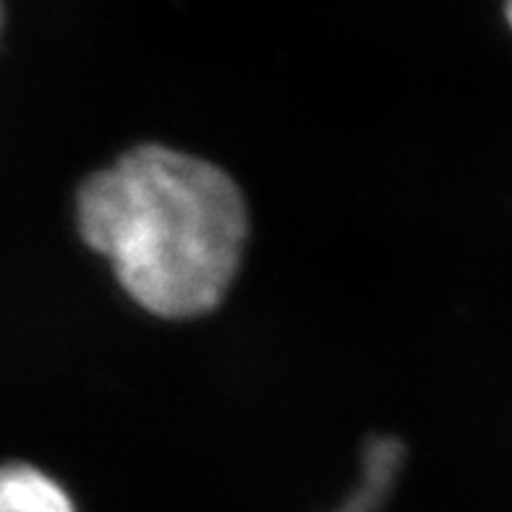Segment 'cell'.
Returning <instances> with one entry per match:
<instances>
[{
	"mask_svg": "<svg viewBox=\"0 0 512 512\" xmlns=\"http://www.w3.org/2000/svg\"><path fill=\"white\" fill-rule=\"evenodd\" d=\"M76 215L128 296L168 319L223 301L249 230L241 191L223 170L165 147L134 149L89 178Z\"/></svg>",
	"mask_w": 512,
	"mask_h": 512,
	"instance_id": "1",
	"label": "cell"
},
{
	"mask_svg": "<svg viewBox=\"0 0 512 512\" xmlns=\"http://www.w3.org/2000/svg\"><path fill=\"white\" fill-rule=\"evenodd\" d=\"M0 512H76L74 502L50 476L29 465L0 468Z\"/></svg>",
	"mask_w": 512,
	"mask_h": 512,
	"instance_id": "2",
	"label": "cell"
},
{
	"mask_svg": "<svg viewBox=\"0 0 512 512\" xmlns=\"http://www.w3.org/2000/svg\"><path fill=\"white\" fill-rule=\"evenodd\" d=\"M507 19H510V24H512V6L507 8Z\"/></svg>",
	"mask_w": 512,
	"mask_h": 512,
	"instance_id": "3",
	"label": "cell"
}]
</instances>
